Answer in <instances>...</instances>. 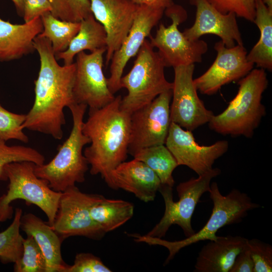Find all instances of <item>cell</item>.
Returning a JSON list of instances; mask_svg holds the SVG:
<instances>
[{
  "mask_svg": "<svg viewBox=\"0 0 272 272\" xmlns=\"http://www.w3.org/2000/svg\"><path fill=\"white\" fill-rule=\"evenodd\" d=\"M40 58V70L34 81L35 99L22 125L26 128L50 135L56 140L63 135L64 108L76 104L73 94L75 62L59 65L51 42L38 35L34 40Z\"/></svg>",
  "mask_w": 272,
  "mask_h": 272,
  "instance_id": "cell-1",
  "label": "cell"
},
{
  "mask_svg": "<svg viewBox=\"0 0 272 272\" xmlns=\"http://www.w3.org/2000/svg\"><path fill=\"white\" fill-rule=\"evenodd\" d=\"M121 99L118 95L100 108L89 109L88 118L82 125L83 132L90 141L83 152L90 172L100 174L114 190L111 173L126 160L130 140V114L121 109Z\"/></svg>",
  "mask_w": 272,
  "mask_h": 272,
  "instance_id": "cell-2",
  "label": "cell"
},
{
  "mask_svg": "<svg viewBox=\"0 0 272 272\" xmlns=\"http://www.w3.org/2000/svg\"><path fill=\"white\" fill-rule=\"evenodd\" d=\"M238 84L235 96L222 112L213 116L209 126L221 134L251 138L266 114L261 102L268 85L265 71L252 69Z\"/></svg>",
  "mask_w": 272,
  "mask_h": 272,
  "instance_id": "cell-3",
  "label": "cell"
},
{
  "mask_svg": "<svg viewBox=\"0 0 272 272\" xmlns=\"http://www.w3.org/2000/svg\"><path fill=\"white\" fill-rule=\"evenodd\" d=\"M87 107L85 104L77 103L69 107L73 121L69 137L59 146L57 153L49 162L35 165L36 175L47 181L54 191L62 192L76 183L85 180L89 165L83 149L90 142L82 131Z\"/></svg>",
  "mask_w": 272,
  "mask_h": 272,
  "instance_id": "cell-4",
  "label": "cell"
},
{
  "mask_svg": "<svg viewBox=\"0 0 272 272\" xmlns=\"http://www.w3.org/2000/svg\"><path fill=\"white\" fill-rule=\"evenodd\" d=\"M208 192L213 203V208L208 221L198 232L176 241H169L162 238L138 234L136 241L166 247L169 251V255L165 262L166 264L182 248L200 241L215 239L218 236L216 233L220 228L241 222L250 211L260 207L259 205L253 202L246 193L237 189H233L226 195H223L216 182L211 184Z\"/></svg>",
  "mask_w": 272,
  "mask_h": 272,
  "instance_id": "cell-5",
  "label": "cell"
},
{
  "mask_svg": "<svg viewBox=\"0 0 272 272\" xmlns=\"http://www.w3.org/2000/svg\"><path fill=\"white\" fill-rule=\"evenodd\" d=\"M146 39L137 54L129 72L122 76L121 88L127 93L122 98L120 107L131 114L149 104L161 93L171 90L172 83L166 79V67L158 51Z\"/></svg>",
  "mask_w": 272,
  "mask_h": 272,
  "instance_id": "cell-6",
  "label": "cell"
},
{
  "mask_svg": "<svg viewBox=\"0 0 272 272\" xmlns=\"http://www.w3.org/2000/svg\"><path fill=\"white\" fill-rule=\"evenodd\" d=\"M35 165L23 161L5 166V173L9 183L6 193L0 196V222L13 217L14 210L11 203L20 199L39 207L47 216V223L52 225L61 192L53 190L47 181L36 175Z\"/></svg>",
  "mask_w": 272,
  "mask_h": 272,
  "instance_id": "cell-7",
  "label": "cell"
},
{
  "mask_svg": "<svg viewBox=\"0 0 272 272\" xmlns=\"http://www.w3.org/2000/svg\"><path fill=\"white\" fill-rule=\"evenodd\" d=\"M221 173L218 168H213L196 178L180 183L176 187L179 200H173V187L161 184L159 192L165 203V211L160 221L146 235L162 238L172 225H177L186 237L195 232L191 226V218L200 198L210 188L211 181Z\"/></svg>",
  "mask_w": 272,
  "mask_h": 272,
  "instance_id": "cell-8",
  "label": "cell"
},
{
  "mask_svg": "<svg viewBox=\"0 0 272 272\" xmlns=\"http://www.w3.org/2000/svg\"><path fill=\"white\" fill-rule=\"evenodd\" d=\"M164 12L172 23L168 26L161 23L155 36H150V42L158 49L166 66L174 68L200 62L208 50L207 42L199 39L191 41L178 29L187 18L186 11L181 6L172 4Z\"/></svg>",
  "mask_w": 272,
  "mask_h": 272,
  "instance_id": "cell-9",
  "label": "cell"
},
{
  "mask_svg": "<svg viewBox=\"0 0 272 272\" xmlns=\"http://www.w3.org/2000/svg\"><path fill=\"white\" fill-rule=\"evenodd\" d=\"M100 194L82 192L76 185L61 192L52 229L63 240L83 236L99 240L105 233L92 220L90 210Z\"/></svg>",
  "mask_w": 272,
  "mask_h": 272,
  "instance_id": "cell-10",
  "label": "cell"
},
{
  "mask_svg": "<svg viewBox=\"0 0 272 272\" xmlns=\"http://www.w3.org/2000/svg\"><path fill=\"white\" fill-rule=\"evenodd\" d=\"M172 90L158 96L149 104L130 114V140L128 153L165 145L170 123Z\"/></svg>",
  "mask_w": 272,
  "mask_h": 272,
  "instance_id": "cell-11",
  "label": "cell"
},
{
  "mask_svg": "<svg viewBox=\"0 0 272 272\" xmlns=\"http://www.w3.org/2000/svg\"><path fill=\"white\" fill-rule=\"evenodd\" d=\"M194 64L174 67L171 121L192 131L208 123L215 115L208 109L197 94L193 75Z\"/></svg>",
  "mask_w": 272,
  "mask_h": 272,
  "instance_id": "cell-12",
  "label": "cell"
},
{
  "mask_svg": "<svg viewBox=\"0 0 272 272\" xmlns=\"http://www.w3.org/2000/svg\"><path fill=\"white\" fill-rule=\"evenodd\" d=\"M103 48L87 53L82 51L77 54L73 94L77 104H83L89 109L100 108L115 98L110 91L107 80L103 71Z\"/></svg>",
  "mask_w": 272,
  "mask_h": 272,
  "instance_id": "cell-13",
  "label": "cell"
},
{
  "mask_svg": "<svg viewBox=\"0 0 272 272\" xmlns=\"http://www.w3.org/2000/svg\"><path fill=\"white\" fill-rule=\"evenodd\" d=\"M165 145L172 153L178 165L188 167L201 175L213 168L215 162L225 154L228 142L220 140L210 146L196 143L191 131L184 129L171 122Z\"/></svg>",
  "mask_w": 272,
  "mask_h": 272,
  "instance_id": "cell-14",
  "label": "cell"
},
{
  "mask_svg": "<svg viewBox=\"0 0 272 272\" xmlns=\"http://www.w3.org/2000/svg\"><path fill=\"white\" fill-rule=\"evenodd\" d=\"M214 49L217 56L213 64L202 75L193 79L197 90L203 95L215 94L222 86L239 81L254 65L247 60V53L243 45L227 47L220 41L215 43Z\"/></svg>",
  "mask_w": 272,
  "mask_h": 272,
  "instance_id": "cell-15",
  "label": "cell"
},
{
  "mask_svg": "<svg viewBox=\"0 0 272 272\" xmlns=\"http://www.w3.org/2000/svg\"><path fill=\"white\" fill-rule=\"evenodd\" d=\"M165 9L139 5L131 27L119 48L110 61V76L107 78L110 91L114 94L121 88L120 81L125 66L137 55L153 28L162 18Z\"/></svg>",
  "mask_w": 272,
  "mask_h": 272,
  "instance_id": "cell-16",
  "label": "cell"
},
{
  "mask_svg": "<svg viewBox=\"0 0 272 272\" xmlns=\"http://www.w3.org/2000/svg\"><path fill=\"white\" fill-rule=\"evenodd\" d=\"M91 12L107 35L105 63L121 46L134 19L139 5L132 0H89Z\"/></svg>",
  "mask_w": 272,
  "mask_h": 272,
  "instance_id": "cell-17",
  "label": "cell"
},
{
  "mask_svg": "<svg viewBox=\"0 0 272 272\" xmlns=\"http://www.w3.org/2000/svg\"><path fill=\"white\" fill-rule=\"evenodd\" d=\"M196 12L194 24L182 32L191 41H194L207 34L219 36L227 47L243 45L236 16L233 13L223 14L208 0H192Z\"/></svg>",
  "mask_w": 272,
  "mask_h": 272,
  "instance_id": "cell-18",
  "label": "cell"
},
{
  "mask_svg": "<svg viewBox=\"0 0 272 272\" xmlns=\"http://www.w3.org/2000/svg\"><path fill=\"white\" fill-rule=\"evenodd\" d=\"M111 177L116 190L130 192L145 202L154 200L162 184L150 168L134 158L117 166L112 172Z\"/></svg>",
  "mask_w": 272,
  "mask_h": 272,
  "instance_id": "cell-19",
  "label": "cell"
},
{
  "mask_svg": "<svg viewBox=\"0 0 272 272\" xmlns=\"http://www.w3.org/2000/svg\"><path fill=\"white\" fill-rule=\"evenodd\" d=\"M43 30L40 17L22 24L0 18V61L21 58L35 51L34 40Z\"/></svg>",
  "mask_w": 272,
  "mask_h": 272,
  "instance_id": "cell-20",
  "label": "cell"
},
{
  "mask_svg": "<svg viewBox=\"0 0 272 272\" xmlns=\"http://www.w3.org/2000/svg\"><path fill=\"white\" fill-rule=\"evenodd\" d=\"M248 239L240 236H217L198 254L194 272H229L236 256L246 247Z\"/></svg>",
  "mask_w": 272,
  "mask_h": 272,
  "instance_id": "cell-21",
  "label": "cell"
},
{
  "mask_svg": "<svg viewBox=\"0 0 272 272\" xmlns=\"http://www.w3.org/2000/svg\"><path fill=\"white\" fill-rule=\"evenodd\" d=\"M20 228L32 236L42 251L46 263V272H65L69 265L61 253L62 239L46 222L32 213L22 215Z\"/></svg>",
  "mask_w": 272,
  "mask_h": 272,
  "instance_id": "cell-22",
  "label": "cell"
},
{
  "mask_svg": "<svg viewBox=\"0 0 272 272\" xmlns=\"http://www.w3.org/2000/svg\"><path fill=\"white\" fill-rule=\"evenodd\" d=\"M107 35L103 25L91 14L80 22L79 32L71 41L68 48L55 55L57 60H62L64 64L74 62L78 53L85 50L90 52L106 48Z\"/></svg>",
  "mask_w": 272,
  "mask_h": 272,
  "instance_id": "cell-23",
  "label": "cell"
},
{
  "mask_svg": "<svg viewBox=\"0 0 272 272\" xmlns=\"http://www.w3.org/2000/svg\"><path fill=\"white\" fill-rule=\"evenodd\" d=\"M133 205L122 199L106 198L100 194L92 205L90 216L106 234L116 230L133 216Z\"/></svg>",
  "mask_w": 272,
  "mask_h": 272,
  "instance_id": "cell-24",
  "label": "cell"
},
{
  "mask_svg": "<svg viewBox=\"0 0 272 272\" xmlns=\"http://www.w3.org/2000/svg\"><path fill=\"white\" fill-rule=\"evenodd\" d=\"M255 17L253 21L260 31L259 39L246 58L258 68L272 70V12L262 0H256Z\"/></svg>",
  "mask_w": 272,
  "mask_h": 272,
  "instance_id": "cell-25",
  "label": "cell"
},
{
  "mask_svg": "<svg viewBox=\"0 0 272 272\" xmlns=\"http://www.w3.org/2000/svg\"><path fill=\"white\" fill-rule=\"evenodd\" d=\"M132 156L150 168L157 175L162 184L173 187L175 183L173 172L179 165L165 145L141 149Z\"/></svg>",
  "mask_w": 272,
  "mask_h": 272,
  "instance_id": "cell-26",
  "label": "cell"
},
{
  "mask_svg": "<svg viewBox=\"0 0 272 272\" xmlns=\"http://www.w3.org/2000/svg\"><path fill=\"white\" fill-rule=\"evenodd\" d=\"M40 18L43 30L38 35L49 40L55 55L66 50L79 32L80 22L61 20L54 17L50 12L43 14Z\"/></svg>",
  "mask_w": 272,
  "mask_h": 272,
  "instance_id": "cell-27",
  "label": "cell"
},
{
  "mask_svg": "<svg viewBox=\"0 0 272 272\" xmlns=\"http://www.w3.org/2000/svg\"><path fill=\"white\" fill-rule=\"evenodd\" d=\"M22 215V210L17 208L11 224L0 232V260L3 263H16L22 255L24 238L20 232Z\"/></svg>",
  "mask_w": 272,
  "mask_h": 272,
  "instance_id": "cell-28",
  "label": "cell"
},
{
  "mask_svg": "<svg viewBox=\"0 0 272 272\" xmlns=\"http://www.w3.org/2000/svg\"><path fill=\"white\" fill-rule=\"evenodd\" d=\"M0 140V180H7L4 168L13 162H31L37 165L44 163L45 158L37 150L23 146H8Z\"/></svg>",
  "mask_w": 272,
  "mask_h": 272,
  "instance_id": "cell-29",
  "label": "cell"
},
{
  "mask_svg": "<svg viewBox=\"0 0 272 272\" xmlns=\"http://www.w3.org/2000/svg\"><path fill=\"white\" fill-rule=\"evenodd\" d=\"M23 251L20 260L14 263L16 272H46L44 256L34 238L27 235L23 241Z\"/></svg>",
  "mask_w": 272,
  "mask_h": 272,
  "instance_id": "cell-30",
  "label": "cell"
},
{
  "mask_svg": "<svg viewBox=\"0 0 272 272\" xmlns=\"http://www.w3.org/2000/svg\"><path fill=\"white\" fill-rule=\"evenodd\" d=\"M55 18L63 21L80 22L92 14L89 0H49Z\"/></svg>",
  "mask_w": 272,
  "mask_h": 272,
  "instance_id": "cell-31",
  "label": "cell"
},
{
  "mask_svg": "<svg viewBox=\"0 0 272 272\" xmlns=\"http://www.w3.org/2000/svg\"><path fill=\"white\" fill-rule=\"evenodd\" d=\"M26 118V114L11 112L0 104V140L5 142L16 140L28 143L29 138L22 128Z\"/></svg>",
  "mask_w": 272,
  "mask_h": 272,
  "instance_id": "cell-32",
  "label": "cell"
},
{
  "mask_svg": "<svg viewBox=\"0 0 272 272\" xmlns=\"http://www.w3.org/2000/svg\"><path fill=\"white\" fill-rule=\"evenodd\" d=\"M247 248L254 263L253 272L272 271V246L259 239H248Z\"/></svg>",
  "mask_w": 272,
  "mask_h": 272,
  "instance_id": "cell-33",
  "label": "cell"
},
{
  "mask_svg": "<svg viewBox=\"0 0 272 272\" xmlns=\"http://www.w3.org/2000/svg\"><path fill=\"white\" fill-rule=\"evenodd\" d=\"M223 14L233 13L236 16L253 22L256 0H208Z\"/></svg>",
  "mask_w": 272,
  "mask_h": 272,
  "instance_id": "cell-34",
  "label": "cell"
},
{
  "mask_svg": "<svg viewBox=\"0 0 272 272\" xmlns=\"http://www.w3.org/2000/svg\"><path fill=\"white\" fill-rule=\"evenodd\" d=\"M101 259L90 253H78L73 264L69 265L65 272H111Z\"/></svg>",
  "mask_w": 272,
  "mask_h": 272,
  "instance_id": "cell-35",
  "label": "cell"
},
{
  "mask_svg": "<svg viewBox=\"0 0 272 272\" xmlns=\"http://www.w3.org/2000/svg\"><path fill=\"white\" fill-rule=\"evenodd\" d=\"M51 10L49 0H24L23 18L25 22H29Z\"/></svg>",
  "mask_w": 272,
  "mask_h": 272,
  "instance_id": "cell-36",
  "label": "cell"
},
{
  "mask_svg": "<svg viewBox=\"0 0 272 272\" xmlns=\"http://www.w3.org/2000/svg\"><path fill=\"white\" fill-rule=\"evenodd\" d=\"M254 263L247 248L236 256L229 272H253Z\"/></svg>",
  "mask_w": 272,
  "mask_h": 272,
  "instance_id": "cell-37",
  "label": "cell"
},
{
  "mask_svg": "<svg viewBox=\"0 0 272 272\" xmlns=\"http://www.w3.org/2000/svg\"><path fill=\"white\" fill-rule=\"evenodd\" d=\"M138 5L155 6L164 9L171 6L173 3L172 0H132Z\"/></svg>",
  "mask_w": 272,
  "mask_h": 272,
  "instance_id": "cell-38",
  "label": "cell"
},
{
  "mask_svg": "<svg viewBox=\"0 0 272 272\" xmlns=\"http://www.w3.org/2000/svg\"><path fill=\"white\" fill-rule=\"evenodd\" d=\"M14 4L18 14L23 17L24 7V0H11Z\"/></svg>",
  "mask_w": 272,
  "mask_h": 272,
  "instance_id": "cell-39",
  "label": "cell"
},
{
  "mask_svg": "<svg viewBox=\"0 0 272 272\" xmlns=\"http://www.w3.org/2000/svg\"><path fill=\"white\" fill-rule=\"evenodd\" d=\"M268 10L272 12V0H262Z\"/></svg>",
  "mask_w": 272,
  "mask_h": 272,
  "instance_id": "cell-40",
  "label": "cell"
}]
</instances>
